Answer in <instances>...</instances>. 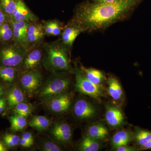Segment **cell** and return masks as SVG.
<instances>
[{"label":"cell","instance_id":"obj_26","mask_svg":"<svg viewBox=\"0 0 151 151\" xmlns=\"http://www.w3.org/2000/svg\"><path fill=\"white\" fill-rule=\"evenodd\" d=\"M13 29L9 20L0 26V41L8 42L13 40Z\"/></svg>","mask_w":151,"mask_h":151},{"label":"cell","instance_id":"obj_28","mask_svg":"<svg viewBox=\"0 0 151 151\" xmlns=\"http://www.w3.org/2000/svg\"><path fill=\"white\" fill-rule=\"evenodd\" d=\"M19 0H0V8L10 18L17 8Z\"/></svg>","mask_w":151,"mask_h":151},{"label":"cell","instance_id":"obj_15","mask_svg":"<svg viewBox=\"0 0 151 151\" xmlns=\"http://www.w3.org/2000/svg\"><path fill=\"white\" fill-rule=\"evenodd\" d=\"M51 133L55 139L61 142H68L72 137L71 128L65 123L55 124L51 129Z\"/></svg>","mask_w":151,"mask_h":151},{"label":"cell","instance_id":"obj_18","mask_svg":"<svg viewBox=\"0 0 151 151\" xmlns=\"http://www.w3.org/2000/svg\"><path fill=\"white\" fill-rule=\"evenodd\" d=\"M108 135V129L101 124L91 125L87 130V136L99 140L106 139Z\"/></svg>","mask_w":151,"mask_h":151},{"label":"cell","instance_id":"obj_23","mask_svg":"<svg viewBox=\"0 0 151 151\" xmlns=\"http://www.w3.org/2000/svg\"><path fill=\"white\" fill-rule=\"evenodd\" d=\"M51 123L50 119L45 116H37L33 117L29 123V125L35 129L42 132L47 129Z\"/></svg>","mask_w":151,"mask_h":151},{"label":"cell","instance_id":"obj_33","mask_svg":"<svg viewBox=\"0 0 151 151\" xmlns=\"http://www.w3.org/2000/svg\"><path fill=\"white\" fill-rule=\"evenodd\" d=\"M9 17L0 8V26L1 25L4 23L9 20Z\"/></svg>","mask_w":151,"mask_h":151},{"label":"cell","instance_id":"obj_12","mask_svg":"<svg viewBox=\"0 0 151 151\" xmlns=\"http://www.w3.org/2000/svg\"><path fill=\"white\" fill-rule=\"evenodd\" d=\"M73 113L77 118L81 119L92 118L96 113V109L91 103L84 100L76 102L73 108Z\"/></svg>","mask_w":151,"mask_h":151},{"label":"cell","instance_id":"obj_32","mask_svg":"<svg viewBox=\"0 0 151 151\" xmlns=\"http://www.w3.org/2000/svg\"><path fill=\"white\" fill-rule=\"evenodd\" d=\"M117 151H137L139 150V149L134 147H129L127 145L120 146L114 149Z\"/></svg>","mask_w":151,"mask_h":151},{"label":"cell","instance_id":"obj_3","mask_svg":"<svg viewBox=\"0 0 151 151\" xmlns=\"http://www.w3.org/2000/svg\"><path fill=\"white\" fill-rule=\"evenodd\" d=\"M28 48L14 42L0 46V65L19 68Z\"/></svg>","mask_w":151,"mask_h":151},{"label":"cell","instance_id":"obj_34","mask_svg":"<svg viewBox=\"0 0 151 151\" xmlns=\"http://www.w3.org/2000/svg\"><path fill=\"white\" fill-rule=\"evenodd\" d=\"M6 106H7V104L6 97H2L0 99V114L5 111Z\"/></svg>","mask_w":151,"mask_h":151},{"label":"cell","instance_id":"obj_8","mask_svg":"<svg viewBox=\"0 0 151 151\" xmlns=\"http://www.w3.org/2000/svg\"><path fill=\"white\" fill-rule=\"evenodd\" d=\"M45 101L47 108L52 112L57 113L66 112L71 104V97L65 93L51 97Z\"/></svg>","mask_w":151,"mask_h":151},{"label":"cell","instance_id":"obj_9","mask_svg":"<svg viewBox=\"0 0 151 151\" xmlns=\"http://www.w3.org/2000/svg\"><path fill=\"white\" fill-rule=\"evenodd\" d=\"M13 29L14 42L23 45L29 48V44L27 39V29L29 22H15L10 19Z\"/></svg>","mask_w":151,"mask_h":151},{"label":"cell","instance_id":"obj_31","mask_svg":"<svg viewBox=\"0 0 151 151\" xmlns=\"http://www.w3.org/2000/svg\"><path fill=\"white\" fill-rule=\"evenodd\" d=\"M42 149L45 151H60L62 150L61 148L55 143L52 141L44 142L42 145Z\"/></svg>","mask_w":151,"mask_h":151},{"label":"cell","instance_id":"obj_13","mask_svg":"<svg viewBox=\"0 0 151 151\" xmlns=\"http://www.w3.org/2000/svg\"><path fill=\"white\" fill-rule=\"evenodd\" d=\"M45 35L43 24L37 22H30L27 29V39L29 46L40 43Z\"/></svg>","mask_w":151,"mask_h":151},{"label":"cell","instance_id":"obj_17","mask_svg":"<svg viewBox=\"0 0 151 151\" xmlns=\"http://www.w3.org/2000/svg\"><path fill=\"white\" fill-rule=\"evenodd\" d=\"M7 104L10 108H13L19 103L24 102V94L20 89L17 86H12L8 91L6 97Z\"/></svg>","mask_w":151,"mask_h":151},{"label":"cell","instance_id":"obj_20","mask_svg":"<svg viewBox=\"0 0 151 151\" xmlns=\"http://www.w3.org/2000/svg\"><path fill=\"white\" fill-rule=\"evenodd\" d=\"M43 26L45 35L54 36L61 35L64 29L62 24L57 20L46 21L44 23Z\"/></svg>","mask_w":151,"mask_h":151},{"label":"cell","instance_id":"obj_7","mask_svg":"<svg viewBox=\"0 0 151 151\" xmlns=\"http://www.w3.org/2000/svg\"><path fill=\"white\" fill-rule=\"evenodd\" d=\"M42 52L40 49L28 50L20 68L23 72L37 70L42 62Z\"/></svg>","mask_w":151,"mask_h":151},{"label":"cell","instance_id":"obj_24","mask_svg":"<svg viewBox=\"0 0 151 151\" xmlns=\"http://www.w3.org/2000/svg\"><path fill=\"white\" fill-rule=\"evenodd\" d=\"M99 140L86 136L80 142L78 150L81 151H97L100 149Z\"/></svg>","mask_w":151,"mask_h":151},{"label":"cell","instance_id":"obj_21","mask_svg":"<svg viewBox=\"0 0 151 151\" xmlns=\"http://www.w3.org/2000/svg\"><path fill=\"white\" fill-rule=\"evenodd\" d=\"M108 93L113 100H121L123 96L122 86L118 80L114 77H110L108 80Z\"/></svg>","mask_w":151,"mask_h":151},{"label":"cell","instance_id":"obj_19","mask_svg":"<svg viewBox=\"0 0 151 151\" xmlns=\"http://www.w3.org/2000/svg\"><path fill=\"white\" fill-rule=\"evenodd\" d=\"M81 70L86 78L92 83L100 85L105 79V76L100 70L93 68H86L81 66Z\"/></svg>","mask_w":151,"mask_h":151},{"label":"cell","instance_id":"obj_39","mask_svg":"<svg viewBox=\"0 0 151 151\" xmlns=\"http://www.w3.org/2000/svg\"><path fill=\"white\" fill-rule=\"evenodd\" d=\"M95 3H106L113 2L119 0H93Z\"/></svg>","mask_w":151,"mask_h":151},{"label":"cell","instance_id":"obj_38","mask_svg":"<svg viewBox=\"0 0 151 151\" xmlns=\"http://www.w3.org/2000/svg\"><path fill=\"white\" fill-rule=\"evenodd\" d=\"M141 150H151V139L145 144L140 146Z\"/></svg>","mask_w":151,"mask_h":151},{"label":"cell","instance_id":"obj_30","mask_svg":"<svg viewBox=\"0 0 151 151\" xmlns=\"http://www.w3.org/2000/svg\"><path fill=\"white\" fill-rule=\"evenodd\" d=\"M20 139L18 135L7 133L3 136L2 141L7 148H11L18 145Z\"/></svg>","mask_w":151,"mask_h":151},{"label":"cell","instance_id":"obj_35","mask_svg":"<svg viewBox=\"0 0 151 151\" xmlns=\"http://www.w3.org/2000/svg\"><path fill=\"white\" fill-rule=\"evenodd\" d=\"M33 144L34 143L26 140L22 138L20 139L19 141V144L22 147H30L33 145Z\"/></svg>","mask_w":151,"mask_h":151},{"label":"cell","instance_id":"obj_40","mask_svg":"<svg viewBox=\"0 0 151 151\" xmlns=\"http://www.w3.org/2000/svg\"><path fill=\"white\" fill-rule=\"evenodd\" d=\"M8 151V148L3 142V141L0 139V151Z\"/></svg>","mask_w":151,"mask_h":151},{"label":"cell","instance_id":"obj_4","mask_svg":"<svg viewBox=\"0 0 151 151\" xmlns=\"http://www.w3.org/2000/svg\"><path fill=\"white\" fill-rule=\"evenodd\" d=\"M70 83V80L67 77L57 75L47 81L41 88L39 96L45 100L65 93L69 88Z\"/></svg>","mask_w":151,"mask_h":151},{"label":"cell","instance_id":"obj_16","mask_svg":"<svg viewBox=\"0 0 151 151\" xmlns=\"http://www.w3.org/2000/svg\"><path fill=\"white\" fill-rule=\"evenodd\" d=\"M18 68L0 65V82L5 86L13 85L18 76Z\"/></svg>","mask_w":151,"mask_h":151},{"label":"cell","instance_id":"obj_14","mask_svg":"<svg viewBox=\"0 0 151 151\" xmlns=\"http://www.w3.org/2000/svg\"><path fill=\"white\" fill-rule=\"evenodd\" d=\"M105 119L110 126L116 127L122 125L125 118L123 112L120 108L113 105H107Z\"/></svg>","mask_w":151,"mask_h":151},{"label":"cell","instance_id":"obj_25","mask_svg":"<svg viewBox=\"0 0 151 151\" xmlns=\"http://www.w3.org/2000/svg\"><path fill=\"white\" fill-rule=\"evenodd\" d=\"M11 124V130L12 132H19L24 129L27 124L25 117L14 113L9 118Z\"/></svg>","mask_w":151,"mask_h":151},{"label":"cell","instance_id":"obj_27","mask_svg":"<svg viewBox=\"0 0 151 151\" xmlns=\"http://www.w3.org/2000/svg\"><path fill=\"white\" fill-rule=\"evenodd\" d=\"M134 137L135 142L137 145L141 146L151 139V132L137 128L135 130Z\"/></svg>","mask_w":151,"mask_h":151},{"label":"cell","instance_id":"obj_5","mask_svg":"<svg viewBox=\"0 0 151 151\" xmlns=\"http://www.w3.org/2000/svg\"><path fill=\"white\" fill-rule=\"evenodd\" d=\"M75 88L82 94L98 99L102 95L100 85H97L88 80L80 69L76 68L75 71Z\"/></svg>","mask_w":151,"mask_h":151},{"label":"cell","instance_id":"obj_6","mask_svg":"<svg viewBox=\"0 0 151 151\" xmlns=\"http://www.w3.org/2000/svg\"><path fill=\"white\" fill-rule=\"evenodd\" d=\"M42 80V75L37 70L23 72L20 78V83L25 92L31 97L40 88Z\"/></svg>","mask_w":151,"mask_h":151},{"label":"cell","instance_id":"obj_29","mask_svg":"<svg viewBox=\"0 0 151 151\" xmlns=\"http://www.w3.org/2000/svg\"><path fill=\"white\" fill-rule=\"evenodd\" d=\"M14 113L23 117H28L31 114L32 109L31 105L24 102L19 103L13 108Z\"/></svg>","mask_w":151,"mask_h":151},{"label":"cell","instance_id":"obj_1","mask_svg":"<svg viewBox=\"0 0 151 151\" xmlns=\"http://www.w3.org/2000/svg\"><path fill=\"white\" fill-rule=\"evenodd\" d=\"M137 0H119L106 3H84L76 9L73 21L83 31L104 29L124 18Z\"/></svg>","mask_w":151,"mask_h":151},{"label":"cell","instance_id":"obj_2","mask_svg":"<svg viewBox=\"0 0 151 151\" xmlns=\"http://www.w3.org/2000/svg\"><path fill=\"white\" fill-rule=\"evenodd\" d=\"M44 49L46 54L42 62L46 69L53 73L70 70L68 48L61 41L45 44Z\"/></svg>","mask_w":151,"mask_h":151},{"label":"cell","instance_id":"obj_10","mask_svg":"<svg viewBox=\"0 0 151 151\" xmlns=\"http://www.w3.org/2000/svg\"><path fill=\"white\" fill-rule=\"evenodd\" d=\"M14 21H37V17L28 7L23 0H19L17 8L10 17Z\"/></svg>","mask_w":151,"mask_h":151},{"label":"cell","instance_id":"obj_11","mask_svg":"<svg viewBox=\"0 0 151 151\" xmlns=\"http://www.w3.org/2000/svg\"><path fill=\"white\" fill-rule=\"evenodd\" d=\"M83 32L81 27L72 21L63 29L61 34V42L68 48H70L76 39Z\"/></svg>","mask_w":151,"mask_h":151},{"label":"cell","instance_id":"obj_22","mask_svg":"<svg viewBox=\"0 0 151 151\" xmlns=\"http://www.w3.org/2000/svg\"><path fill=\"white\" fill-rule=\"evenodd\" d=\"M132 139L130 132L126 131H121L116 132L112 138L111 144L114 148L120 146L127 145Z\"/></svg>","mask_w":151,"mask_h":151},{"label":"cell","instance_id":"obj_37","mask_svg":"<svg viewBox=\"0 0 151 151\" xmlns=\"http://www.w3.org/2000/svg\"><path fill=\"white\" fill-rule=\"evenodd\" d=\"M6 92L5 86L0 82V99L5 97Z\"/></svg>","mask_w":151,"mask_h":151},{"label":"cell","instance_id":"obj_36","mask_svg":"<svg viewBox=\"0 0 151 151\" xmlns=\"http://www.w3.org/2000/svg\"><path fill=\"white\" fill-rule=\"evenodd\" d=\"M21 138L24 139L26 140L31 142L34 143V142L32 135L31 133H30V132H25L22 135Z\"/></svg>","mask_w":151,"mask_h":151}]
</instances>
